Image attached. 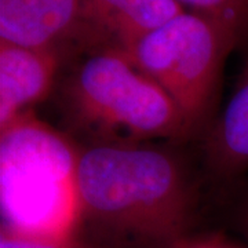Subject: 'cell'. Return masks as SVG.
Listing matches in <instances>:
<instances>
[{
    "label": "cell",
    "mask_w": 248,
    "mask_h": 248,
    "mask_svg": "<svg viewBox=\"0 0 248 248\" xmlns=\"http://www.w3.org/2000/svg\"><path fill=\"white\" fill-rule=\"evenodd\" d=\"M177 248H228L226 246H223L221 243L217 241H189L186 240L181 246H178Z\"/></svg>",
    "instance_id": "cell-12"
},
{
    "label": "cell",
    "mask_w": 248,
    "mask_h": 248,
    "mask_svg": "<svg viewBox=\"0 0 248 248\" xmlns=\"http://www.w3.org/2000/svg\"><path fill=\"white\" fill-rule=\"evenodd\" d=\"M240 45L239 36L228 27L182 11L123 53L166 91L196 135H203L215 117L225 61Z\"/></svg>",
    "instance_id": "cell-4"
},
{
    "label": "cell",
    "mask_w": 248,
    "mask_h": 248,
    "mask_svg": "<svg viewBox=\"0 0 248 248\" xmlns=\"http://www.w3.org/2000/svg\"><path fill=\"white\" fill-rule=\"evenodd\" d=\"M65 61L58 50L0 42V130L53 94Z\"/></svg>",
    "instance_id": "cell-7"
},
{
    "label": "cell",
    "mask_w": 248,
    "mask_h": 248,
    "mask_svg": "<svg viewBox=\"0 0 248 248\" xmlns=\"http://www.w3.org/2000/svg\"><path fill=\"white\" fill-rule=\"evenodd\" d=\"M234 223L239 231L248 239V184L241 190L234 205Z\"/></svg>",
    "instance_id": "cell-11"
},
{
    "label": "cell",
    "mask_w": 248,
    "mask_h": 248,
    "mask_svg": "<svg viewBox=\"0 0 248 248\" xmlns=\"http://www.w3.org/2000/svg\"><path fill=\"white\" fill-rule=\"evenodd\" d=\"M204 167L229 184L248 171V61L231 97L203 134Z\"/></svg>",
    "instance_id": "cell-8"
},
{
    "label": "cell",
    "mask_w": 248,
    "mask_h": 248,
    "mask_svg": "<svg viewBox=\"0 0 248 248\" xmlns=\"http://www.w3.org/2000/svg\"><path fill=\"white\" fill-rule=\"evenodd\" d=\"M53 94L80 146L184 143L196 134L157 83L119 50L99 48L65 61Z\"/></svg>",
    "instance_id": "cell-2"
},
{
    "label": "cell",
    "mask_w": 248,
    "mask_h": 248,
    "mask_svg": "<svg viewBox=\"0 0 248 248\" xmlns=\"http://www.w3.org/2000/svg\"><path fill=\"white\" fill-rule=\"evenodd\" d=\"M172 143L79 145L75 234L104 248H177L186 241L199 184Z\"/></svg>",
    "instance_id": "cell-1"
},
{
    "label": "cell",
    "mask_w": 248,
    "mask_h": 248,
    "mask_svg": "<svg viewBox=\"0 0 248 248\" xmlns=\"http://www.w3.org/2000/svg\"><path fill=\"white\" fill-rule=\"evenodd\" d=\"M83 0H0V42L79 53Z\"/></svg>",
    "instance_id": "cell-5"
},
{
    "label": "cell",
    "mask_w": 248,
    "mask_h": 248,
    "mask_svg": "<svg viewBox=\"0 0 248 248\" xmlns=\"http://www.w3.org/2000/svg\"><path fill=\"white\" fill-rule=\"evenodd\" d=\"M182 11L175 0H83L79 53L99 48L123 53Z\"/></svg>",
    "instance_id": "cell-6"
},
{
    "label": "cell",
    "mask_w": 248,
    "mask_h": 248,
    "mask_svg": "<svg viewBox=\"0 0 248 248\" xmlns=\"http://www.w3.org/2000/svg\"><path fill=\"white\" fill-rule=\"evenodd\" d=\"M79 145L33 112L0 130L1 229L75 234Z\"/></svg>",
    "instance_id": "cell-3"
},
{
    "label": "cell",
    "mask_w": 248,
    "mask_h": 248,
    "mask_svg": "<svg viewBox=\"0 0 248 248\" xmlns=\"http://www.w3.org/2000/svg\"><path fill=\"white\" fill-rule=\"evenodd\" d=\"M189 13L210 18L232 29L243 43L248 42V0H175Z\"/></svg>",
    "instance_id": "cell-9"
},
{
    "label": "cell",
    "mask_w": 248,
    "mask_h": 248,
    "mask_svg": "<svg viewBox=\"0 0 248 248\" xmlns=\"http://www.w3.org/2000/svg\"><path fill=\"white\" fill-rule=\"evenodd\" d=\"M0 248H104L76 234L39 236L1 229Z\"/></svg>",
    "instance_id": "cell-10"
}]
</instances>
